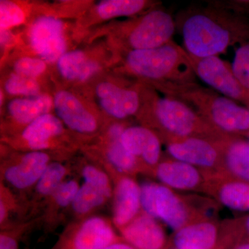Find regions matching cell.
Masks as SVG:
<instances>
[{
	"label": "cell",
	"mask_w": 249,
	"mask_h": 249,
	"mask_svg": "<svg viewBox=\"0 0 249 249\" xmlns=\"http://www.w3.org/2000/svg\"><path fill=\"white\" fill-rule=\"evenodd\" d=\"M154 173L160 183L173 191H196L204 182L199 168L174 159L160 160Z\"/></svg>",
	"instance_id": "17"
},
{
	"label": "cell",
	"mask_w": 249,
	"mask_h": 249,
	"mask_svg": "<svg viewBox=\"0 0 249 249\" xmlns=\"http://www.w3.org/2000/svg\"><path fill=\"white\" fill-rule=\"evenodd\" d=\"M47 68L45 60L41 58L24 57L14 64V71L20 76L34 78L40 76Z\"/></svg>",
	"instance_id": "35"
},
{
	"label": "cell",
	"mask_w": 249,
	"mask_h": 249,
	"mask_svg": "<svg viewBox=\"0 0 249 249\" xmlns=\"http://www.w3.org/2000/svg\"><path fill=\"white\" fill-rule=\"evenodd\" d=\"M235 249H249V242L238 245Z\"/></svg>",
	"instance_id": "39"
},
{
	"label": "cell",
	"mask_w": 249,
	"mask_h": 249,
	"mask_svg": "<svg viewBox=\"0 0 249 249\" xmlns=\"http://www.w3.org/2000/svg\"><path fill=\"white\" fill-rule=\"evenodd\" d=\"M104 249H135L129 245L128 243L124 242V240L116 241L114 243L108 245Z\"/></svg>",
	"instance_id": "37"
},
{
	"label": "cell",
	"mask_w": 249,
	"mask_h": 249,
	"mask_svg": "<svg viewBox=\"0 0 249 249\" xmlns=\"http://www.w3.org/2000/svg\"><path fill=\"white\" fill-rule=\"evenodd\" d=\"M231 67L234 75L249 99V41L242 44L236 50Z\"/></svg>",
	"instance_id": "33"
},
{
	"label": "cell",
	"mask_w": 249,
	"mask_h": 249,
	"mask_svg": "<svg viewBox=\"0 0 249 249\" xmlns=\"http://www.w3.org/2000/svg\"><path fill=\"white\" fill-rule=\"evenodd\" d=\"M80 175L84 182L99 188L113 197L114 185L109 174L101 165L86 163L80 169Z\"/></svg>",
	"instance_id": "31"
},
{
	"label": "cell",
	"mask_w": 249,
	"mask_h": 249,
	"mask_svg": "<svg viewBox=\"0 0 249 249\" xmlns=\"http://www.w3.org/2000/svg\"><path fill=\"white\" fill-rule=\"evenodd\" d=\"M26 213L25 207L19 197L7 185L1 181L0 183V227L6 229L13 225L11 216L18 213Z\"/></svg>",
	"instance_id": "29"
},
{
	"label": "cell",
	"mask_w": 249,
	"mask_h": 249,
	"mask_svg": "<svg viewBox=\"0 0 249 249\" xmlns=\"http://www.w3.org/2000/svg\"><path fill=\"white\" fill-rule=\"evenodd\" d=\"M187 53L219 56L235 44L249 41V22L242 15L206 4L183 9L175 18Z\"/></svg>",
	"instance_id": "1"
},
{
	"label": "cell",
	"mask_w": 249,
	"mask_h": 249,
	"mask_svg": "<svg viewBox=\"0 0 249 249\" xmlns=\"http://www.w3.org/2000/svg\"><path fill=\"white\" fill-rule=\"evenodd\" d=\"M158 1L145 0H106L96 7V14L101 19L119 17H133L142 15L160 6Z\"/></svg>",
	"instance_id": "25"
},
{
	"label": "cell",
	"mask_w": 249,
	"mask_h": 249,
	"mask_svg": "<svg viewBox=\"0 0 249 249\" xmlns=\"http://www.w3.org/2000/svg\"><path fill=\"white\" fill-rule=\"evenodd\" d=\"M175 19L160 6L150 10L121 26L119 38L124 53L157 48L173 40Z\"/></svg>",
	"instance_id": "5"
},
{
	"label": "cell",
	"mask_w": 249,
	"mask_h": 249,
	"mask_svg": "<svg viewBox=\"0 0 249 249\" xmlns=\"http://www.w3.org/2000/svg\"><path fill=\"white\" fill-rule=\"evenodd\" d=\"M25 20V14L19 5L8 0L0 1V27L1 30L19 25Z\"/></svg>",
	"instance_id": "34"
},
{
	"label": "cell",
	"mask_w": 249,
	"mask_h": 249,
	"mask_svg": "<svg viewBox=\"0 0 249 249\" xmlns=\"http://www.w3.org/2000/svg\"><path fill=\"white\" fill-rule=\"evenodd\" d=\"M91 60L81 50L66 52L58 59L57 67L61 76L68 80L82 82Z\"/></svg>",
	"instance_id": "28"
},
{
	"label": "cell",
	"mask_w": 249,
	"mask_h": 249,
	"mask_svg": "<svg viewBox=\"0 0 249 249\" xmlns=\"http://www.w3.org/2000/svg\"><path fill=\"white\" fill-rule=\"evenodd\" d=\"M178 249L175 248V249Z\"/></svg>",
	"instance_id": "43"
},
{
	"label": "cell",
	"mask_w": 249,
	"mask_h": 249,
	"mask_svg": "<svg viewBox=\"0 0 249 249\" xmlns=\"http://www.w3.org/2000/svg\"><path fill=\"white\" fill-rule=\"evenodd\" d=\"M96 93L101 108L114 119L124 120L138 113L141 105L139 83L129 88L102 82L96 86Z\"/></svg>",
	"instance_id": "12"
},
{
	"label": "cell",
	"mask_w": 249,
	"mask_h": 249,
	"mask_svg": "<svg viewBox=\"0 0 249 249\" xmlns=\"http://www.w3.org/2000/svg\"><path fill=\"white\" fill-rule=\"evenodd\" d=\"M156 219L174 231L190 224L191 211L186 203L173 190L159 183L155 202Z\"/></svg>",
	"instance_id": "18"
},
{
	"label": "cell",
	"mask_w": 249,
	"mask_h": 249,
	"mask_svg": "<svg viewBox=\"0 0 249 249\" xmlns=\"http://www.w3.org/2000/svg\"><path fill=\"white\" fill-rule=\"evenodd\" d=\"M98 163L112 180L114 193L111 221L119 231L141 213L140 185L133 177L119 173L104 162Z\"/></svg>",
	"instance_id": "10"
},
{
	"label": "cell",
	"mask_w": 249,
	"mask_h": 249,
	"mask_svg": "<svg viewBox=\"0 0 249 249\" xmlns=\"http://www.w3.org/2000/svg\"><path fill=\"white\" fill-rule=\"evenodd\" d=\"M248 108H249V106Z\"/></svg>",
	"instance_id": "44"
},
{
	"label": "cell",
	"mask_w": 249,
	"mask_h": 249,
	"mask_svg": "<svg viewBox=\"0 0 249 249\" xmlns=\"http://www.w3.org/2000/svg\"><path fill=\"white\" fill-rule=\"evenodd\" d=\"M70 167L60 160H54L46 169L36 186L31 191V199L27 203L26 209L30 213L37 212V208L43 207L46 201L53 192L66 180L70 175Z\"/></svg>",
	"instance_id": "20"
},
{
	"label": "cell",
	"mask_w": 249,
	"mask_h": 249,
	"mask_svg": "<svg viewBox=\"0 0 249 249\" xmlns=\"http://www.w3.org/2000/svg\"><path fill=\"white\" fill-rule=\"evenodd\" d=\"M64 23L52 16L36 19L29 31L31 47L46 62H57L66 53Z\"/></svg>",
	"instance_id": "11"
},
{
	"label": "cell",
	"mask_w": 249,
	"mask_h": 249,
	"mask_svg": "<svg viewBox=\"0 0 249 249\" xmlns=\"http://www.w3.org/2000/svg\"><path fill=\"white\" fill-rule=\"evenodd\" d=\"M124 148L138 158L146 170L154 171L161 158V140L143 125L128 126L121 136Z\"/></svg>",
	"instance_id": "15"
},
{
	"label": "cell",
	"mask_w": 249,
	"mask_h": 249,
	"mask_svg": "<svg viewBox=\"0 0 249 249\" xmlns=\"http://www.w3.org/2000/svg\"><path fill=\"white\" fill-rule=\"evenodd\" d=\"M112 221L92 215L75 219L64 229L52 249H104L122 240Z\"/></svg>",
	"instance_id": "6"
},
{
	"label": "cell",
	"mask_w": 249,
	"mask_h": 249,
	"mask_svg": "<svg viewBox=\"0 0 249 249\" xmlns=\"http://www.w3.org/2000/svg\"><path fill=\"white\" fill-rule=\"evenodd\" d=\"M110 196L96 187L87 183L80 185L71 208L75 219H83L92 215L96 210L104 206Z\"/></svg>",
	"instance_id": "27"
},
{
	"label": "cell",
	"mask_w": 249,
	"mask_h": 249,
	"mask_svg": "<svg viewBox=\"0 0 249 249\" xmlns=\"http://www.w3.org/2000/svg\"><path fill=\"white\" fill-rule=\"evenodd\" d=\"M215 196L223 206L239 212H249V183L225 181L217 184Z\"/></svg>",
	"instance_id": "26"
},
{
	"label": "cell",
	"mask_w": 249,
	"mask_h": 249,
	"mask_svg": "<svg viewBox=\"0 0 249 249\" xmlns=\"http://www.w3.org/2000/svg\"><path fill=\"white\" fill-rule=\"evenodd\" d=\"M105 147L104 157L100 160L119 173L132 177L139 172L147 170L138 158L124 148L121 139L107 140Z\"/></svg>",
	"instance_id": "24"
},
{
	"label": "cell",
	"mask_w": 249,
	"mask_h": 249,
	"mask_svg": "<svg viewBox=\"0 0 249 249\" xmlns=\"http://www.w3.org/2000/svg\"><path fill=\"white\" fill-rule=\"evenodd\" d=\"M55 160L48 152L29 151L1 162V181L20 193L31 191L47 167Z\"/></svg>",
	"instance_id": "7"
},
{
	"label": "cell",
	"mask_w": 249,
	"mask_h": 249,
	"mask_svg": "<svg viewBox=\"0 0 249 249\" xmlns=\"http://www.w3.org/2000/svg\"><path fill=\"white\" fill-rule=\"evenodd\" d=\"M187 56L196 76L225 97L244 103L249 107L248 96L236 78L229 62L219 56L197 58L188 53Z\"/></svg>",
	"instance_id": "8"
},
{
	"label": "cell",
	"mask_w": 249,
	"mask_h": 249,
	"mask_svg": "<svg viewBox=\"0 0 249 249\" xmlns=\"http://www.w3.org/2000/svg\"><path fill=\"white\" fill-rule=\"evenodd\" d=\"M65 127L58 116L48 113L32 121L21 131L19 142L26 152H47L58 147Z\"/></svg>",
	"instance_id": "13"
},
{
	"label": "cell",
	"mask_w": 249,
	"mask_h": 249,
	"mask_svg": "<svg viewBox=\"0 0 249 249\" xmlns=\"http://www.w3.org/2000/svg\"><path fill=\"white\" fill-rule=\"evenodd\" d=\"M53 104L52 98L46 94L14 98L8 105V111L13 120L24 128L37 118L48 114Z\"/></svg>",
	"instance_id": "22"
},
{
	"label": "cell",
	"mask_w": 249,
	"mask_h": 249,
	"mask_svg": "<svg viewBox=\"0 0 249 249\" xmlns=\"http://www.w3.org/2000/svg\"><path fill=\"white\" fill-rule=\"evenodd\" d=\"M119 232L123 240L135 249H165L168 243L158 220L142 212Z\"/></svg>",
	"instance_id": "16"
},
{
	"label": "cell",
	"mask_w": 249,
	"mask_h": 249,
	"mask_svg": "<svg viewBox=\"0 0 249 249\" xmlns=\"http://www.w3.org/2000/svg\"><path fill=\"white\" fill-rule=\"evenodd\" d=\"M158 185V183L151 181H144L140 184L141 206L142 212L155 219L156 196Z\"/></svg>",
	"instance_id": "36"
},
{
	"label": "cell",
	"mask_w": 249,
	"mask_h": 249,
	"mask_svg": "<svg viewBox=\"0 0 249 249\" xmlns=\"http://www.w3.org/2000/svg\"><path fill=\"white\" fill-rule=\"evenodd\" d=\"M165 96L186 103L213 127L235 136L249 132V109L196 82H160L147 84Z\"/></svg>",
	"instance_id": "3"
},
{
	"label": "cell",
	"mask_w": 249,
	"mask_h": 249,
	"mask_svg": "<svg viewBox=\"0 0 249 249\" xmlns=\"http://www.w3.org/2000/svg\"><path fill=\"white\" fill-rule=\"evenodd\" d=\"M0 93H1V101H0V102H1V105L2 104V98H3V96H2V91H1V92H0Z\"/></svg>",
	"instance_id": "41"
},
{
	"label": "cell",
	"mask_w": 249,
	"mask_h": 249,
	"mask_svg": "<svg viewBox=\"0 0 249 249\" xmlns=\"http://www.w3.org/2000/svg\"><path fill=\"white\" fill-rule=\"evenodd\" d=\"M247 137H248V142H249V133L247 134Z\"/></svg>",
	"instance_id": "42"
},
{
	"label": "cell",
	"mask_w": 249,
	"mask_h": 249,
	"mask_svg": "<svg viewBox=\"0 0 249 249\" xmlns=\"http://www.w3.org/2000/svg\"><path fill=\"white\" fill-rule=\"evenodd\" d=\"M80 186L77 178L66 179L46 201L42 207L43 213L40 214L46 230H53L60 220L59 214L71 208Z\"/></svg>",
	"instance_id": "21"
},
{
	"label": "cell",
	"mask_w": 249,
	"mask_h": 249,
	"mask_svg": "<svg viewBox=\"0 0 249 249\" xmlns=\"http://www.w3.org/2000/svg\"><path fill=\"white\" fill-rule=\"evenodd\" d=\"M124 71L145 84L196 81L186 50L173 40L157 48L125 53Z\"/></svg>",
	"instance_id": "4"
},
{
	"label": "cell",
	"mask_w": 249,
	"mask_h": 249,
	"mask_svg": "<svg viewBox=\"0 0 249 249\" xmlns=\"http://www.w3.org/2000/svg\"><path fill=\"white\" fill-rule=\"evenodd\" d=\"M139 91L141 105L136 116L142 125L154 131L165 143L190 137L221 142L232 137L215 128L179 100L162 97L142 82Z\"/></svg>",
	"instance_id": "2"
},
{
	"label": "cell",
	"mask_w": 249,
	"mask_h": 249,
	"mask_svg": "<svg viewBox=\"0 0 249 249\" xmlns=\"http://www.w3.org/2000/svg\"><path fill=\"white\" fill-rule=\"evenodd\" d=\"M42 222L39 215L36 218L15 223L0 232V249H19V242L24 234Z\"/></svg>",
	"instance_id": "30"
},
{
	"label": "cell",
	"mask_w": 249,
	"mask_h": 249,
	"mask_svg": "<svg viewBox=\"0 0 249 249\" xmlns=\"http://www.w3.org/2000/svg\"><path fill=\"white\" fill-rule=\"evenodd\" d=\"M57 116L70 130L83 135L97 132L99 123L93 113L73 93L60 91L53 98Z\"/></svg>",
	"instance_id": "14"
},
{
	"label": "cell",
	"mask_w": 249,
	"mask_h": 249,
	"mask_svg": "<svg viewBox=\"0 0 249 249\" xmlns=\"http://www.w3.org/2000/svg\"><path fill=\"white\" fill-rule=\"evenodd\" d=\"M219 240V230L214 222L190 223L175 232L173 243L178 249H214Z\"/></svg>",
	"instance_id": "19"
},
{
	"label": "cell",
	"mask_w": 249,
	"mask_h": 249,
	"mask_svg": "<svg viewBox=\"0 0 249 249\" xmlns=\"http://www.w3.org/2000/svg\"><path fill=\"white\" fill-rule=\"evenodd\" d=\"M223 168L240 181L249 183V142L232 137L224 144Z\"/></svg>",
	"instance_id": "23"
},
{
	"label": "cell",
	"mask_w": 249,
	"mask_h": 249,
	"mask_svg": "<svg viewBox=\"0 0 249 249\" xmlns=\"http://www.w3.org/2000/svg\"><path fill=\"white\" fill-rule=\"evenodd\" d=\"M230 138L216 142L190 137L168 142L165 145L167 152L172 159L185 162L199 169H213L223 166L224 144Z\"/></svg>",
	"instance_id": "9"
},
{
	"label": "cell",
	"mask_w": 249,
	"mask_h": 249,
	"mask_svg": "<svg viewBox=\"0 0 249 249\" xmlns=\"http://www.w3.org/2000/svg\"><path fill=\"white\" fill-rule=\"evenodd\" d=\"M6 92L16 96H24L26 97L40 95V87L34 78H27L18 75L11 74L6 80L4 85Z\"/></svg>",
	"instance_id": "32"
},
{
	"label": "cell",
	"mask_w": 249,
	"mask_h": 249,
	"mask_svg": "<svg viewBox=\"0 0 249 249\" xmlns=\"http://www.w3.org/2000/svg\"><path fill=\"white\" fill-rule=\"evenodd\" d=\"M245 228L247 232L249 235V215L247 217L245 220Z\"/></svg>",
	"instance_id": "40"
},
{
	"label": "cell",
	"mask_w": 249,
	"mask_h": 249,
	"mask_svg": "<svg viewBox=\"0 0 249 249\" xmlns=\"http://www.w3.org/2000/svg\"><path fill=\"white\" fill-rule=\"evenodd\" d=\"M11 35L9 30H1V45H8L11 41Z\"/></svg>",
	"instance_id": "38"
}]
</instances>
